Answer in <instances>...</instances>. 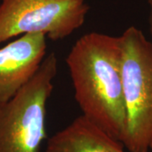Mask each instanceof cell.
<instances>
[{
  "label": "cell",
  "instance_id": "5b68a950",
  "mask_svg": "<svg viewBox=\"0 0 152 152\" xmlns=\"http://www.w3.org/2000/svg\"><path fill=\"white\" fill-rule=\"evenodd\" d=\"M47 39L42 34H27L0 48V105L36 75L47 56Z\"/></svg>",
  "mask_w": 152,
  "mask_h": 152
},
{
  "label": "cell",
  "instance_id": "6da1fadb",
  "mask_svg": "<svg viewBox=\"0 0 152 152\" xmlns=\"http://www.w3.org/2000/svg\"><path fill=\"white\" fill-rule=\"evenodd\" d=\"M66 64L81 115L122 143L126 111L120 37L87 33L74 44Z\"/></svg>",
  "mask_w": 152,
  "mask_h": 152
},
{
  "label": "cell",
  "instance_id": "7a4b0ae2",
  "mask_svg": "<svg viewBox=\"0 0 152 152\" xmlns=\"http://www.w3.org/2000/svg\"><path fill=\"white\" fill-rule=\"evenodd\" d=\"M126 111L123 145L129 152L152 151V42L141 30L127 28L120 36Z\"/></svg>",
  "mask_w": 152,
  "mask_h": 152
},
{
  "label": "cell",
  "instance_id": "277c9868",
  "mask_svg": "<svg viewBox=\"0 0 152 152\" xmlns=\"http://www.w3.org/2000/svg\"><path fill=\"white\" fill-rule=\"evenodd\" d=\"M88 11L86 0H1L0 44L27 34L64 39L84 25Z\"/></svg>",
  "mask_w": 152,
  "mask_h": 152
},
{
  "label": "cell",
  "instance_id": "ba28073f",
  "mask_svg": "<svg viewBox=\"0 0 152 152\" xmlns=\"http://www.w3.org/2000/svg\"><path fill=\"white\" fill-rule=\"evenodd\" d=\"M149 1V4H150V5L152 6V0H148Z\"/></svg>",
  "mask_w": 152,
  "mask_h": 152
},
{
  "label": "cell",
  "instance_id": "52a82bcc",
  "mask_svg": "<svg viewBox=\"0 0 152 152\" xmlns=\"http://www.w3.org/2000/svg\"><path fill=\"white\" fill-rule=\"evenodd\" d=\"M149 23H150V33H151V41L152 42V6H151V14L149 18Z\"/></svg>",
  "mask_w": 152,
  "mask_h": 152
},
{
  "label": "cell",
  "instance_id": "3957f363",
  "mask_svg": "<svg viewBox=\"0 0 152 152\" xmlns=\"http://www.w3.org/2000/svg\"><path fill=\"white\" fill-rule=\"evenodd\" d=\"M54 53L16 95L0 105V152H42L47 139V106L58 74Z\"/></svg>",
  "mask_w": 152,
  "mask_h": 152
},
{
  "label": "cell",
  "instance_id": "8992f818",
  "mask_svg": "<svg viewBox=\"0 0 152 152\" xmlns=\"http://www.w3.org/2000/svg\"><path fill=\"white\" fill-rule=\"evenodd\" d=\"M44 152H127V150L121 142L80 115L49 139Z\"/></svg>",
  "mask_w": 152,
  "mask_h": 152
}]
</instances>
